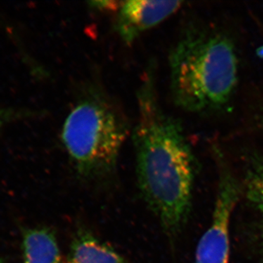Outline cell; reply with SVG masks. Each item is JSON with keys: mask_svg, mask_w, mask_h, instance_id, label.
I'll list each match as a JSON object with an SVG mask.
<instances>
[{"mask_svg": "<svg viewBox=\"0 0 263 263\" xmlns=\"http://www.w3.org/2000/svg\"><path fill=\"white\" fill-rule=\"evenodd\" d=\"M154 70L147 71L137 94V179L143 200L173 239L190 216L196 165L181 123L161 108Z\"/></svg>", "mask_w": 263, "mask_h": 263, "instance_id": "cell-1", "label": "cell"}, {"mask_svg": "<svg viewBox=\"0 0 263 263\" xmlns=\"http://www.w3.org/2000/svg\"><path fill=\"white\" fill-rule=\"evenodd\" d=\"M240 57L233 36L216 24H188L170 54L171 90L186 112L213 115L228 108L238 89Z\"/></svg>", "mask_w": 263, "mask_h": 263, "instance_id": "cell-2", "label": "cell"}, {"mask_svg": "<svg viewBox=\"0 0 263 263\" xmlns=\"http://www.w3.org/2000/svg\"><path fill=\"white\" fill-rule=\"evenodd\" d=\"M129 129L123 114L106 95L95 89L82 95L67 114L61 133L78 176L97 180L113 174Z\"/></svg>", "mask_w": 263, "mask_h": 263, "instance_id": "cell-3", "label": "cell"}, {"mask_svg": "<svg viewBox=\"0 0 263 263\" xmlns=\"http://www.w3.org/2000/svg\"><path fill=\"white\" fill-rule=\"evenodd\" d=\"M217 158L219 160V181L212 222L199 240L195 251V263L229 262L230 219L240 189L221 155Z\"/></svg>", "mask_w": 263, "mask_h": 263, "instance_id": "cell-4", "label": "cell"}, {"mask_svg": "<svg viewBox=\"0 0 263 263\" xmlns=\"http://www.w3.org/2000/svg\"><path fill=\"white\" fill-rule=\"evenodd\" d=\"M182 2L129 0L121 2L117 10L116 29L127 45L155 27L181 8Z\"/></svg>", "mask_w": 263, "mask_h": 263, "instance_id": "cell-5", "label": "cell"}, {"mask_svg": "<svg viewBox=\"0 0 263 263\" xmlns=\"http://www.w3.org/2000/svg\"><path fill=\"white\" fill-rule=\"evenodd\" d=\"M65 260V263H131L84 228H79L72 237Z\"/></svg>", "mask_w": 263, "mask_h": 263, "instance_id": "cell-6", "label": "cell"}, {"mask_svg": "<svg viewBox=\"0 0 263 263\" xmlns=\"http://www.w3.org/2000/svg\"><path fill=\"white\" fill-rule=\"evenodd\" d=\"M22 252L23 263H65L56 233L47 227L24 229Z\"/></svg>", "mask_w": 263, "mask_h": 263, "instance_id": "cell-7", "label": "cell"}, {"mask_svg": "<svg viewBox=\"0 0 263 263\" xmlns=\"http://www.w3.org/2000/svg\"><path fill=\"white\" fill-rule=\"evenodd\" d=\"M245 193L250 205L263 217V152H252L247 157Z\"/></svg>", "mask_w": 263, "mask_h": 263, "instance_id": "cell-8", "label": "cell"}, {"mask_svg": "<svg viewBox=\"0 0 263 263\" xmlns=\"http://www.w3.org/2000/svg\"><path fill=\"white\" fill-rule=\"evenodd\" d=\"M27 111L14 110L13 108H0V131L8 123L13 122L20 118L28 117Z\"/></svg>", "mask_w": 263, "mask_h": 263, "instance_id": "cell-9", "label": "cell"}, {"mask_svg": "<svg viewBox=\"0 0 263 263\" xmlns=\"http://www.w3.org/2000/svg\"><path fill=\"white\" fill-rule=\"evenodd\" d=\"M121 2L117 1H93L90 2L89 6L95 9L117 11Z\"/></svg>", "mask_w": 263, "mask_h": 263, "instance_id": "cell-10", "label": "cell"}, {"mask_svg": "<svg viewBox=\"0 0 263 263\" xmlns=\"http://www.w3.org/2000/svg\"><path fill=\"white\" fill-rule=\"evenodd\" d=\"M253 119L254 125L263 132V95L254 109Z\"/></svg>", "mask_w": 263, "mask_h": 263, "instance_id": "cell-11", "label": "cell"}, {"mask_svg": "<svg viewBox=\"0 0 263 263\" xmlns=\"http://www.w3.org/2000/svg\"><path fill=\"white\" fill-rule=\"evenodd\" d=\"M261 219L260 224L259 227V247H260L261 252L263 254V217Z\"/></svg>", "mask_w": 263, "mask_h": 263, "instance_id": "cell-12", "label": "cell"}, {"mask_svg": "<svg viewBox=\"0 0 263 263\" xmlns=\"http://www.w3.org/2000/svg\"><path fill=\"white\" fill-rule=\"evenodd\" d=\"M0 263H2V261H1V259H0Z\"/></svg>", "mask_w": 263, "mask_h": 263, "instance_id": "cell-13", "label": "cell"}]
</instances>
